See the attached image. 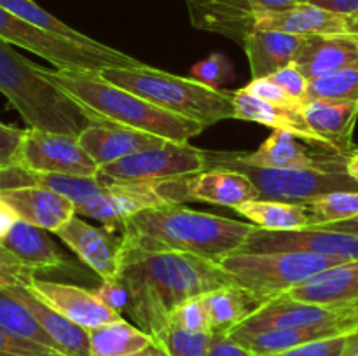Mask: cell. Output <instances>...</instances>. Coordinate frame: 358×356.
I'll return each instance as SVG.
<instances>
[{
  "label": "cell",
  "instance_id": "obj_1",
  "mask_svg": "<svg viewBox=\"0 0 358 356\" xmlns=\"http://www.w3.org/2000/svg\"><path fill=\"white\" fill-rule=\"evenodd\" d=\"M117 279L128 290L126 313L152 339L166 327L178 306L234 285L215 260L180 251H147L124 243Z\"/></svg>",
  "mask_w": 358,
  "mask_h": 356
},
{
  "label": "cell",
  "instance_id": "obj_2",
  "mask_svg": "<svg viewBox=\"0 0 358 356\" xmlns=\"http://www.w3.org/2000/svg\"><path fill=\"white\" fill-rule=\"evenodd\" d=\"M254 223L159 205L136 213L122 225V243L147 251H180L220 262L240 251Z\"/></svg>",
  "mask_w": 358,
  "mask_h": 356
},
{
  "label": "cell",
  "instance_id": "obj_3",
  "mask_svg": "<svg viewBox=\"0 0 358 356\" xmlns=\"http://www.w3.org/2000/svg\"><path fill=\"white\" fill-rule=\"evenodd\" d=\"M41 72L79 105L91 124L122 126L173 143H187L205 129L199 122L171 114L138 94L108 82L100 73L48 70L42 66Z\"/></svg>",
  "mask_w": 358,
  "mask_h": 356
},
{
  "label": "cell",
  "instance_id": "obj_4",
  "mask_svg": "<svg viewBox=\"0 0 358 356\" xmlns=\"http://www.w3.org/2000/svg\"><path fill=\"white\" fill-rule=\"evenodd\" d=\"M0 93L16 108L28 128L77 138L91 124L79 105L42 75L41 66L14 51L2 38Z\"/></svg>",
  "mask_w": 358,
  "mask_h": 356
},
{
  "label": "cell",
  "instance_id": "obj_5",
  "mask_svg": "<svg viewBox=\"0 0 358 356\" xmlns=\"http://www.w3.org/2000/svg\"><path fill=\"white\" fill-rule=\"evenodd\" d=\"M100 75L108 82L131 91L171 114L199 122L205 128L226 119H234L233 91L213 89L192 77L173 75L145 63L105 68Z\"/></svg>",
  "mask_w": 358,
  "mask_h": 356
},
{
  "label": "cell",
  "instance_id": "obj_6",
  "mask_svg": "<svg viewBox=\"0 0 358 356\" xmlns=\"http://www.w3.org/2000/svg\"><path fill=\"white\" fill-rule=\"evenodd\" d=\"M206 164L243 173L257 188L259 199L308 202L327 192L358 191V181L341 170L255 166L241 161L236 152H206Z\"/></svg>",
  "mask_w": 358,
  "mask_h": 356
},
{
  "label": "cell",
  "instance_id": "obj_7",
  "mask_svg": "<svg viewBox=\"0 0 358 356\" xmlns=\"http://www.w3.org/2000/svg\"><path fill=\"white\" fill-rule=\"evenodd\" d=\"M219 264L234 285L268 300L341 262L308 251H234Z\"/></svg>",
  "mask_w": 358,
  "mask_h": 356
},
{
  "label": "cell",
  "instance_id": "obj_8",
  "mask_svg": "<svg viewBox=\"0 0 358 356\" xmlns=\"http://www.w3.org/2000/svg\"><path fill=\"white\" fill-rule=\"evenodd\" d=\"M0 38L10 45H20L35 52L59 70L100 73L114 66H136L138 61L110 45H87L34 27L16 14L0 7Z\"/></svg>",
  "mask_w": 358,
  "mask_h": 356
},
{
  "label": "cell",
  "instance_id": "obj_9",
  "mask_svg": "<svg viewBox=\"0 0 358 356\" xmlns=\"http://www.w3.org/2000/svg\"><path fill=\"white\" fill-rule=\"evenodd\" d=\"M208 170L206 150L189 143L166 142L161 147L140 150L98 170L101 181L114 184H150L173 177Z\"/></svg>",
  "mask_w": 358,
  "mask_h": 356
},
{
  "label": "cell",
  "instance_id": "obj_10",
  "mask_svg": "<svg viewBox=\"0 0 358 356\" xmlns=\"http://www.w3.org/2000/svg\"><path fill=\"white\" fill-rule=\"evenodd\" d=\"M154 188L166 205L201 201L234 209L259 199L254 184L243 173L229 168H208L199 173L166 178L154 181Z\"/></svg>",
  "mask_w": 358,
  "mask_h": 356
},
{
  "label": "cell",
  "instance_id": "obj_11",
  "mask_svg": "<svg viewBox=\"0 0 358 356\" xmlns=\"http://www.w3.org/2000/svg\"><path fill=\"white\" fill-rule=\"evenodd\" d=\"M14 164L42 173L98 177V166L76 136L56 135L41 129H24Z\"/></svg>",
  "mask_w": 358,
  "mask_h": 356
},
{
  "label": "cell",
  "instance_id": "obj_12",
  "mask_svg": "<svg viewBox=\"0 0 358 356\" xmlns=\"http://www.w3.org/2000/svg\"><path fill=\"white\" fill-rule=\"evenodd\" d=\"M268 328H336L343 334H355V327L343 307H324L276 295L262 302L231 334L268 330Z\"/></svg>",
  "mask_w": 358,
  "mask_h": 356
},
{
  "label": "cell",
  "instance_id": "obj_13",
  "mask_svg": "<svg viewBox=\"0 0 358 356\" xmlns=\"http://www.w3.org/2000/svg\"><path fill=\"white\" fill-rule=\"evenodd\" d=\"M240 251H308L345 264L358 260V236L315 225L294 230L255 227Z\"/></svg>",
  "mask_w": 358,
  "mask_h": 356
},
{
  "label": "cell",
  "instance_id": "obj_14",
  "mask_svg": "<svg viewBox=\"0 0 358 356\" xmlns=\"http://www.w3.org/2000/svg\"><path fill=\"white\" fill-rule=\"evenodd\" d=\"M192 24L199 30L215 31L243 45L254 30L255 17L282 10L299 0H185Z\"/></svg>",
  "mask_w": 358,
  "mask_h": 356
},
{
  "label": "cell",
  "instance_id": "obj_15",
  "mask_svg": "<svg viewBox=\"0 0 358 356\" xmlns=\"http://www.w3.org/2000/svg\"><path fill=\"white\" fill-rule=\"evenodd\" d=\"M84 264L93 269L103 281L119 278L122 264V239L112 234L110 227H96L73 215L55 232Z\"/></svg>",
  "mask_w": 358,
  "mask_h": 356
},
{
  "label": "cell",
  "instance_id": "obj_16",
  "mask_svg": "<svg viewBox=\"0 0 358 356\" xmlns=\"http://www.w3.org/2000/svg\"><path fill=\"white\" fill-rule=\"evenodd\" d=\"M166 205L150 184H114L107 181L103 192L76 205L77 215L87 216L114 229L147 208Z\"/></svg>",
  "mask_w": 358,
  "mask_h": 356
},
{
  "label": "cell",
  "instance_id": "obj_17",
  "mask_svg": "<svg viewBox=\"0 0 358 356\" xmlns=\"http://www.w3.org/2000/svg\"><path fill=\"white\" fill-rule=\"evenodd\" d=\"M241 161L266 168H320L346 171L348 156L331 150H311L294 135L273 131L255 152H236Z\"/></svg>",
  "mask_w": 358,
  "mask_h": 356
},
{
  "label": "cell",
  "instance_id": "obj_18",
  "mask_svg": "<svg viewBox=\"0 0 358 356\" xmlns=\"http://www.w3.org/2000/svg\"><path fill=\"white\" fill-rule=\"evenodd\" d=\"M42 302L48 304L59 314L69 318L73 323L80 325L86 330L96 328L100 325L121 320V314L105 306L94 292L69 283L48 281L35 278L28 286Z\"/></svg>",
  "mask_w": 358,
  "mask_h": 356
},
{
  "label": "cell",
  "instance_id": "obj_19",
  "mask_svg": "<svg viewBox=\"0 0 358 356\" xmlns=\"http://www.w3.org/2000/svg\"><path fill=\"white\" fill-rule=\"evenodd\" d=\"M301 115L313 133L343 156L353 152L352 136L358 119V101L318 100L311 98L301 103Z\"/></svg>",
  "mask_w": 358,
  "mask_h": 356
},
{
  "label": "cell",
  "instance_id": "obj_20",
  "mask_svg": "<svg viewBox=\"0 0 358 356\" xmlns=\"http://www.w3.org/2000/svg\"><path fill=\"white\" fill-rule=\"evenodd\" d=\"M280 295L324 307H341L355 302L358 299V260L332 265Z\"/></svg>",
  "mask_w": 358,
  "mask_h": 356
},
{
  "label": "cell",
  "instance_id": "obj_21",
  "mask_svg": "<svg viewBox=\"0 0 358 356\" xmlns=\"http://www.w3.org/2000/svg\"><path fill=\"white\" fill-rule=\"evenodd\" d=\"M77 142L98 166H105L140 150L164 145L168 140L122 126L90 124L79 133Z\"/></svg>",
  "mask_w": 358,
  "mask_h": 356
},
{
  "label": "cell",
  "instance_id": "obj_22",
  "mask_svg": "<svg viewBox=\"0 0 358 356\" xmlns=\"http://www.w3.org/2000/svg\"><path fill=\"white\" fill-rule=\"evenodd\" d=\"M0 195L21 220L49 232H58L73 215L76 205L65 195L41 187H20L0 191Z\"/></svg>",
  "mask_w": 358,
  "mask_h": 356
},
{
  "label": "cell",
  "instance_id": "obj_23",
  "mask_svg": "<svg viewBox=\"0 0 358 356\" xmlns=\"http://www.w3.org/2000/svg\"><path fill=\"white\" fill-rule=\"evenodd\" d=\"M233 101L234 119L268 126L273 131L290 133V135H294L296 138L303 140V142L310 143V145L317 147V149L336 152L334 149L329 147V143L325 142L324 138H320L317 133L311 131L310 126L304 122L299 108L276 107V105H271L268 103V101H262L259 100V98L252 96V94H248L247 91L243 89L233 91Z\"/></svg>",
  "mask_w": 358,
  "mask_h": 356
},
{
  "label": "cell",
  "instance_id": "obj_24",
  "mask_svg": "<svg viewBox=\"0 0 358 356\" xmlns=\"http://www.w3.org/2000/svg\"><path fill=\"white\" fill-rule=\"evenodd\" d=\"M275 30L301 35H343L346 34V16L308 2H297L282 10L255 17L254 30Z\"/></svg>",
  "mask_w": 358,
  "mask_h": 356
},
{
  "label": "cell",
  "instance_id": "obj_25",
  "mask_svg": "<svg viewBox=\"0 0 358 356\" xmlns=\"http://www.w3.org/2000/svg\"><path fill=\"white\" fill-rule=\"evenodd\" d=\"M308 80L358 65V45L352 35H308L296 61Z\"/></svg>",
  "mask_w": 358,
  "mask_h": 356
},
{
  "label": "cell",
  "instance_id": "obj_26",
  "mask_svg": "<svg viewBox=\"0 0 358 356\" xmlns=\"http://www.w3.org/2000/svg\"><path fill=\"white\" fill-rule=\"evenodd\" d=\"M20 187H41L55 191L65 195L73 205L86 201L100 194L107 187V181L98 177H72V175L42 173V171L27 170L17 164L0 166V191Z\"/></svg>",
  "mask_w": 358,
  "mask_h": 356
},
{
  "label": "cell",
  "instance_id": "obj_27",
  "mask_svg": "<svg viewBox=\"0 0 358 356\" xmlns=\"http://www.w3.org/2000/svg\"><path fill=\"white\" fill-rule=\"evenodd\" d=\"M304 37L275 30H252L243 45L250 65L252 79L271 77L296 61Z\"/></svg>",
  "mask_w": 358,
  "mask_h": 356
},
{
  "label": "cell",
  "instance_id": "obj_28",
  "mask_svg": "<svg viewBox=\"0 0 358 356\" xmlns=\"http://www.w3.org/2000/svg\"><path fill=\"white\" fill-rule=\"evenodd\" d=\"M31 311L38 323L42 325L49 337L55 341L56 348L65 356H90V332L69 318L59 314L48 304L42 302L28 286L6 288Z\"/></svg>",
  "mask_w": 358,
  "mask_h": 356
},
{
  "label": "cell",
  "instance_id": "obj_29",
  "mask_svg": "<svg viewBox=\"0 0 358 356\" xmlns=\"http://www.w3.org/2000/svg\"><path fill=\"white\" fill-rule=\"evenodd\" d=\"M48 232L24 220H17L0 244L35 272L63 267L66 265L65 257Z\"/></svg>",
  "mask_w": 358,
  "mask_h": 356
},
{
  "label": "cell",
  "instance_id": "obj_30",
  "mask_svg": "<svg viewBox=\"0 0 358 356\" xmlns=\"http://www.w3.org/2000/svg\"><path fill=\"white\" fill-rule=\"evenodd\" d=\"M234 212L266 230H294L315 225L306 202L273 201V199H254L236 206Z\"/></svg>",
  "mask_w": 358,
  "mask_h": 356
},
{
  "label": "cell",
  "instance_id": "obj_31",
  "mask_svg": "<svg viewBox=\"0 0 358 356\" xmlns=\"http://www.w3.org/2000/svg\"><path fill=\"white\" fill-rule=\"evenodd\" d=\"M262 302H266V299L254 295L236 285L224 286V288L206 293L205 304L208 309L212 334L229 335Z\"/></svg>",
  "mask_w": 358,
  "mask_h": 356
},
{
  "label": "cell",
  "instance_id": "obj_32",
  "mask_svg": "<svg viewBox=\"0 0 358 356\" xmlns=\"http://www.w3.org/2000/svg\"><path fill=\"white\" fill-rule=\"evenodd\" d=\"M229 335L255 356H271L317 339L343 335V332L336 328H268V330Z\"/></svg>",
  "mask_w": 358,
  "mask_h": 356
},
{
  "label": "cell",
  "instance_id": "obj_33",
  "mask_svg": "<svg viewBox=\"0 0 358 356\" xmlns=\"http://www.w3.org/2000/svg\"><path fill=\"white\" fill-rule=\"evenodd\" d=\"M90 356H126L142 351L154 342L152 335L131 325L124 318L91 328Z\"/></svg>",
  "mask_w": 358,
  "mask_h": 356
},
{
  "label": "cell",
  "instance_id": "obj_34",
  "mask_svg": "<svg viewBox=\"0 0 358 356\" xmlns=\"http://www.w3.org/2000/svg\"><path fill=\"white\" fill-rule=\"evenodd\" d=\"M0 327L14 337L58 351L55 341L42 328L31 311L6 288H0Z\"/></svg>",
  "mask_w": 358,
  "mask_h": 356
},
{
  "label": "cell",
  "instance_id": "obj_35",
  "mask_svg": "<svg viewBox=\"0 0 358 356\" xmlns=\"http://www.w3.org/2000/svg\"><path fill=\"white\" fill-rule=\"evenodd\" d=\"M0 7L7 9L9 13L16 14L17 17L28 21V23L34 24V27L42 28V30L45 31H51V34L55 35H62V37L80 42V44L101 45V42H98L96 38L87 37V35L77 31L76 28L69 27V24L63 23L62 20L52 16L51 13L42 9V7L38 6V3H35L34 0H0Z\"/></svg>",
  "mask_w": 358,
  "mask_h": 356
},
{
  "label": "cell",
  "instance_id": "obj_36",
  "mask_svg": "<svg viewBox=\"0 0 358 356\" xmlns=\"http://www.w3.org/2000/svg\"><path fill=\"white\" fill-rule=\"evenodd\" d=\"M315 225L343 222L358 216V191H336L322 194L306 202Z\"/></svg>",
  "mask_w": 358,
  "mask_h": 356
},
{
  "label": "cell",
  "instance_id": "obj_37",
  "mask_svg": "<svg viewBox=\"0 0 358 356\" xmlns=\"http://www.w3.org/2000/svg\"><path fill=\"white\" fill-rule=\"evenodd\" d=\"M154 342L161 346L166 356H206L212 334L208 332H189L168 323Z\"/></svg>",
  "mask_w": 358,
  "mask_h": 356
},
{
  "label": "cell",
  "instance_id": "obj_38",
  "mask_svg": "<svg viewBox=\"0 0 358 356\" xmlns=\"http://www.w3.org/2000/svg\"><path fill=\"white\" fill-rule=\"evenodd\" d=\"M311 98L358 101V65L310 80L308 100Z\"/></svg>",
  "mask_w": 358,
  "mask_h": 356
},
{
  "label": "cell",
  "instance_id": "obj_39",
  "mask_svg": "<svg viewBox=\"0 0 358 356\" xmlns=\"http://www.w3.org/2000/svg\"><path fill=\"white\" fill-rule=\"evenodd\" d=\"M189 75L194 80H198V82L205 84V86L220 89L224 84L234 79V68L233 63L227 59V56L220 54V52H213L208 58L194 63L191 66Z\"/></svg>",
  "mask_w": 358,
  "mask_h": 356
},
{
  "label": "cell",
  "instance_id": "obj_40",
  "mask_svg": "<svg viewBox=\"0 0 358 356\" xmlns=\"http://www.w3.org/2000/svg\"><path fill=\"white\" fill-rule=\"evenodd\" d=\"M168 323L189 332H208V334H212V325H210L205 295L194 297V299L187 300L182 306H178L170 314Z\"/></svg>",
  "mask_w": 358,
  "mask_h": 356
},
{
  "label": "cell",
  "instance_id": "obj_41",
  "mask_svg": "<svg viewBox=\"0 0 358 356\" xmlns=\"http://www.w3.org/2000/svg\"><path fill=\"white\" fill-rule=\"evenodd\" d=\"M37 272L24 265L20 258L14 257L9 250L0 244V288L13 286H30L37 278Z\"/></svg>",
  "mask_w": 358,
  "mask_h": 356
},
{
  "label": "cell",
  "instance_id": "obj_42",
  "mask_svg": "<svg viewBox=\"0 0 358 356\" xmlns=\"http://www.w3.org/2000/svg\"><path fill=\"white\" fill-rule=\"evenodd\" d=\"M243 91H247L252 96L259 98L262 101H268V103L276 105V107H285V108H299L301 101L294 100L289 93H287L283 87H280L269 77H261V79H252L250 82L245 87H241ZM304 103V101H303Z\"/></svg>",
  "mask_w": 358,
  "mask_h": 356
},
{
  "label": "cell",
  "instance_id": "obj_43",
  "mask_svg": "<svg viewBox=\"0 0 358 356\" xmlns=\"http://www.w3.org/2000/svg\"><path fill=\"white\" fill-rule=\"evenodd\" d=\"M352 334L332 335V337L317 339V341L306 342V344L296 346L287 351L276 353L271 356H343L346 342Z\"/></svg>",
  "mask_w": 358,
  "mask_h": 356
},
{
  "label": "cell",
  "instance_id": "obj_44",
  "mask_svg": "<svg viewBox=\"0 0 358 356\" xmlns=\"http://www.w3.org/2000/svg\"><path fill=\"white\" fill-rule=\"evenodd\" d=\"M0 356H65L63 353L49 349L35 342L23 341L0 327Z\"/></svg>",
  "mask_w": 358,
  "mask_h": 356
},
{
  "label": "cell",
  "instance_id": "obj_45",
  "mask_svg": "<svg viewBox=\"0 0 358 356\" xmlns=\"http://www.w3.org/2000/svg\"><path fill=\"white\" fill-rule=\"evenodd\" d=\"M269 79H273L280 87H283L294 100L301 101V103L308 100L310 80H308L306 77H304V73L297 68L296 63L275 72Z\"/></svg>",
  "mask_w": 358,
  "mask_h": 356
},
{
  "label": "cell",
  "instance_id": "obj_46",
  "mask_svg": "<svg viewBox=\"0 0 358 356\" xmlns=\"http://www.w3.org/2000/svg\"><path fill=\"white\" fill-rule=\"evenodd\" d=\"M94 293L98 295V299L105 304L107 307H110L115 313L122 314L128 309L129 304V295L126 286L122 285L119 279H112V281H103L100 285V288L94 290Z\"/></svg>",
  "mask_w": 358,
  "mask_h": 356
},
{
  "label": "cell",
  "instance_id": "obj_47",
  "mask_svg": "<svg viewBox=\"0 0 358 356\" xmlns=\"http://www.w3.org/2000/svg\"><path fill=\"white\" fill-rule=\"evenodd\" d=\"M23 136L24 129H17L0 122V166L14 164L16 152L20 149Z\"/></svg>",
  "mask_w": 358,
  "mask_h": 356
},
{
  "label": "cell",
  "instance_id": "obj_48",
  "mask_svg": "<svg viewBox=\"0 0 358 356\" xmlns=\"http://www.w3.org/2000/svg\"><path fill=\"white\" fill-rule=\"evenodd\" d=\"M206 356H255L254 353L248 351L245 346L234 341L231 335L226 334H212V342H210L208 355Z\"/></svg>",
  "mask_w": 358,
  "mask_h": 356
},
{
  "label": "cell",
  "instance_id": "obj_49",
  "mask_svg": "<svg viewBox=\"0 0 358 356\" xmlns=\"http://www.w3.org/2000/svg\"><path fill=\"white\" fill-rule=\"evenodd\" d=\"M299 2L313 3V6L324 7L332 13L343 14V16L358 13V0H299Z\"/></svg>",
  "mask_w": 358,
  "mask_h": 356
},
{
  "label": "cell",
  "instance_id": "obj_50",
  "mask_svg": "<svg viewBox=\"0 0 358 356\" xmlns=\"http://www.w3.org/2000/svg\"><path fill=\"white\" fill-rule=\"evenodd\" d=\"M17 220H21L20 216H17V213L14 212L9 206V202L0 195V241L9 234V230L13 229L14 223H16Z\"/></svg>",
  "mask_w": 358,
  "mask_h": 356
},
{
  "label": "cell",
  "instance_id": "obj_51",
  "mask_svg": "<svg viewBox=\"0 0 358 356\" xmlns=\"http://www.w3.org/2000/svg\"><path fill=\"white\" fill-rule=\"evenodd\" d=\"M313 227V225H311ZM322 227V229H331V230H339V232H348V234H357L358 236V216L350 220H343V222H334V223H324V225H315Z\"/></svg>",
  "mask_w": 358,
  "mask_h": 356
},
{
  "label": "cell",
  "instance_id": "obj_52",
  "mask_svg": "<svg viewBox=\"0 0 358 356\" xmlns=\"http://www.w3.org/2000/svg\"><path fill=\"white\" fill-rule=\"evenodd\" d=\"M126 356H166V355H164V351L161 349V346L157 344V342H152L150 346L143 348L142 351L131 353V355H126Z\"/></svg>",
  "mask_w": 358,
  "mask_h": 356
},
{
  "label": "cell",
  "instance_id": "obj_53",
  "mask_svg": "<svg viewBox=\"0 0 358 356\" xmlns=\"http://www.w3.org/2000/svg\"><path fill=\"white\" fill-rule=\"evenodd\" d=\"M346 34L352 35L358 45V13L346 16Z\"/></svg>",
  "mask_w": 358,
  "mask_h": 356
},
{
  "label": "cell",
  "instance_id": "obj_54",
  "mask_svg": "<svg viewBox=\"0 0 358 356\" xmlns=\"http://www.w3.org/2000/svg\"><path fill=\"white\" fill-rule=\"evenodd\" d=\"M346 171L358 181V150H353L346 159Z\"/></svg>",
  "mask_w": 358,
  "mask_h": 356
},
{
  "label": "cell",
  "instance_id": "obj_55",
  "mask_svg": "<svg viewBox=\"0 0 358 356\" xmlns=\"http://www.w3.org/2000/svg\"><path fill=\"white\" fill-rule=\"evenodd\" d=\"M343 356H358V332L352 334L348 337V342H346V348Z\"/></svg>",
  "mask_w": 358,
  "mask_h": 356
},
{
  "label": "cell",
  "instance_id": "obj_56",
  "mask_svg": "<svg viewBox=\"0 0 358 356\" xmlns=\"http://www.w3.org/2000/svg\"><path fill=\"white\" fill-rule=\"evenodd\" d=\"M341 307L346 311V314L350 316V320H352L353 323H355V327L358 328V299L355 300V302L346 304V306H341Z\"/></svg>",
  "mask_w": 358,
  "mask_h": 356
}]
</instances>
